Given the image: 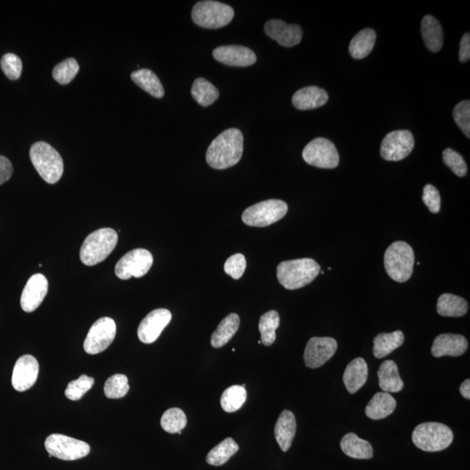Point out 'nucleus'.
<instances>
[{
    "mask_svg": "<svg viewBox=\"0 0 470 470\" xmlns=\"http://www.w3.org/2000/svg\"><path fill=\"white\" fill-rule=\"evenodd\" d=\"M243 155V135L236 128L223 132L207 151V162L214 169L223 170L240 162Z\"/></svg>",
    "mask_w": 470,
    "mask_h": 470,
    "instance_id": "obj_1",
    "label": "nucleus"
},
{
    "mask_svg": "<svg viewBox=\"0 0 470 470\" xmlns=\"http://www.w3.org/2000/svg\"><path fill=\"white\" fill-rule=\"evenodd\" d=\"M320 272V265L313 258H297L282 261L277 268V278L285 288L296 290L310 284Z\"/></svg>",
    "mask_w": 470,
    "mask_h": 470,
    "instance_id": "obj_2",
    "label": "nucleus"
},
{
    "mask_svg": "<svg viewBox=\"0 0 470 470\" xmlns=\"http://www.w3.org/2000/svg\"><path fill=\"white\" fill-rule=\"evenodd\" d=\"M30 159L35 169L48 184H55L62 177L64 162L57 150L46 142H36L30 150Z\"/></svg>",
    "mask_w": 470,
    "mask_h": 470,
    "instance_id": "obj_3",
    "label": "nucleus"
},
{
    "mask_svg": "<svg viewBox=\"0 0 470 470\" xmlns=\"http://www.w3.org/2000/svg\"><path fill=\"white\" fill-rule=\"evenodd\" d=\"M118 234L112 229H101L89 234L81 246L80 257L83 264L94 266L107 258L115 249Z\"/></svg>",
    "mask_w": 470,
    "mask_h": 470,
    "instance_id": "obj_4",
    "label": "nucleus"
},
{
    "mask_svg": "<svg viewBox=\"0 0 470 470\" xmlns=\"http://www.w3.org/2000/svg\"><path fill=\"white\" fill-rule=\"evenodd\" d=\"M454 440L449 427L440 422H424L414 429V444L425 452H438L448 449Z\"/></svg>",
    "mask_w": 470,
    "mask_h": 470,
    "instance_id": "obj_5",
    "label": "nucleus"
},
{
    "mask_svg": "<svg viewBox=\"0 0 470 470\" xmlns=\"http://www.w3.org/2000/svg\"><path fill=\"white\" fill-rule=\"evenodd\" d=\"M414 263V253L411 246L404 241H395L386 250L384 266L391 279L397 282H405L412 276Z\"/></svg>",
    "mask_w": 470,
    "mask_h": 470,
    "instance_id": "obj_6",
    "label": "nucleus"
},
{
    "mask_svg": "<svg viewBox=\"0 0 470 470\" xmlns=\"http://www.w3.org/2000/svg\"><path fill=\"white\" fill-rule=\"evenodd\" d=\"M234 11L232 7L218 1H199L192 11V19L196 25L203 28L217 29L232 21Z\"/></svg>",
    "mask_w": 470,
    "mask_h": 470,
    "instance_id": "obj_7",
    "label": "nucleus"
},
{
    "mask_svg": "<svg viewBox=\"0 0 470 470\" xmlns=\"http://www.w3.org/2000/svg\"><path fill=\"white\" fill-rule=\"evenodd\" d=\"M287 203L281 199H268L248 207L242 221L250 226L264 227L273 224L287 214Z\"/></svg>",
    "mask_w": 470,
    "mask_h": 470,
    "instance_id": "obj_8",
    "label": "nucleus"
},
{
    "mask_svg": "<svg viewBox=\"0 0 470 470\" xmlns=\"http://www.w3.org/2000/svg\"><path fill=\"white\" fill-rule=\"evenodd\" d=\"M45 446L51 456L63 461L81 459L91 450L86 442L61 434H51L46 438Z\"/></svg>",
    "mask_w": 470,
    "mask_h": 470,
    "instance_id": "obj_9",
    "label": "nucleus"
},
{
    "mask_svg": "<svg viewBox=\"0 0 470 470\" xmlns=\"http://www.w3.org/2000/svg\"><path fill=\"white\" fill-rule=\"evenodd\" d=\"M303 157L310 166L325 169L338 167L340 156L332 141L325 138H317L305 147Z\"/></svg>",
    "mask_w": 470,
    "mask_h": 470,
    "instance_id": "obj_10",
    "label": "nucleus"
},
{
    "mask_svg": "<svg viewBox=\"0 0 470 470\" xmlns=\"http://www.w3.org/2000/svg\"><path fill=\"white\" fill-rule=\"evenodd\" d=\"M154 263V257L149 251L137 249L130 251L120 258L115 266V273L121 280L131 277L140 278L148 273Z\"/></svg>",
    "mask_w": 470,
    "mask_h": 470,
    "instance_id": "obj_11",
    "label": "nucleus"
},
{
    "mask_svg": "<svg viewBox=\"0 0 470 470\" xmlns=\"http://www.w3.org/2000/svg\"><path fill=\"white\" fill-rule=\"evenodd\" d=\"M116 335L115 321L103 317L93 324L84 342V350L89 355H98L112 344Z\"/></svg>",
    "mask_w": 470,
    "mask_h": 470,
    "instance_id": "obj_12",
    "label": "nucleus"
},
{
    "mask_svg": "<svg viewBox=\"0 0 470 470\" xmlns=\"http://www.w3.org/2000/svg\"><path fill=\"white\" fill-rule=\"evenodd\" d=\"M414 139L412 133L407 130L391 132L383 139L381 155L389 162H399L405 159L412 152Z\"/></svg>",
    "mask_w": 470,
    "mask_h": 470,
    "instance_id": "obj_13",
    "label": "nucleus"
},
{
    "mask_svg": "<svg viewBox=\"0 0 470 470\" xmlns=\"http://www.w3.org/2000/svg\"><path fill=\"white\" fill-rule=\"evenodd\" d=\"M338 348L337 342L331 337H313L308 340L304 352L305 365L318 368L335 354Z\"/></svg>",
    "mask_w": 470,
    "mask_h": 470,
    "instance_id": "obj_14",
    "label": "nucleus"
},
{
    "mask_svg": "<svg viewBox=\"0 0 470 470\" xmlns=\"http://www.w3.org/2000/svg\"><path fill=\"white\" fill-rule=\"evenodd\" d=\"M171 320L172 313L166 308L155 309L149 313L141 321L138 328L140 342L145 344L154 343Z\"/></svg>",
    "mask_w": 470,
    "mask_h": 470,
    "instance_id": "obj_15",
    "label": "nucleus"
},
{
    "mask_svg": "<svg viewBox=\"0 0 470 470\" xmlns=\"http://www.w3.org/2000/svg\"><path fill=\"white\" fill-rule=\"evenodd\" d=\"M38 372L39 365L36 358L30 355L21 356L15 363L11 377L14 390L24 392L31 389L37 381Z\"/></svg>",
    "mask_w": 470,
    "mask_h": 470,
    "instance_id": "obj_16",
    "label": "nucleus"
},
{
    "mask_svg": "<svg viewBox=\"0 0 470 470\" xmlns=\"http://www.w3.org/2000/svg\"><path fill=\"white\" fill-rule=\"evenodd\" d=\"M48 291V281L42 273L33 274L24 288L21 305L24 311L31 313L41 306Z\"/></svg>",
    "mask_w": 470,
    "mask_h": 470,
    "instance_id": "obj_17",
    "label": "nucleus"
},
{
    "mask_svg": "<svg viewBox=\"0 0 470 470\" xmlns=\"http://www.w3.org/2000/svg\"><path fill=\"white\" fill-rule=\"evenodd\" d=\"M265 33L270 38L284 47L299 44L303 38V29L298 25H288L279 19H271L266 23Z\"/></svg>",
    "mask_w": 470,
    "mask_h": 470,
    "instance_id": "obj_18",
    "label": "nucleus"
},
{
    "mask_svg": "<svg viewBox=\"0 0 470 470\" xmlns=\"http://www.w3.org/2000/svg\"><path fill=\"white\" fill-rule=\"evenodd\" d=\"M215 60L222 64L238 68L252 66L257 61L256 53L248 47L242 46H223L213 52Z\"/></svg>",
    "mask_w": 470,
    "mask_h": 470,
    "instance_id": "obj_19",
    "label": "nucleus"
},
{
    "mask_svg": "<svg viewBox=\"0 0 470 470\" xmlns=\"http://www.w3.org/2000/svg\"><path fill=\"white\" fill-rule=\"evenodd\" d=\"M469 343L464 335L442 334L434 339L431 352L434 357L442 356H461L468 350Z\"/></svg>",
    "mask_w": 470,
    "mask_h": 470,
    "instance_id": "obj_20",
    "label": "nucleus"
},
{
    "mask_svg": "<svg viewBox=\"0 0 470 470\" xmlns=\"http://www.w3.org/2000/svg\"><path fill=\"white\" fill-rule=\"evenodd\" d=\"M296 429L295 414L289 410L282 411L274 428V436L282 451L287 452L291 448Z\"/></svg>",
    "mask_w": 470,
    "mask_h": 470,
    "instance_id": "obj_21",
    "label": "nucleus"
},
{
    "mask_svg": "<svg viewBox=\"0 0 470 470\" xmlns=\"http://www.w3.org/2000/svg\"><path fill=\"white\" fill-rule=\"evenodd\" d=\"M328 100V93L318 86H307L293 94V105L299 110H311L323 107Z\"/></svg>",
    "mask_w": 470,
    "mask_h": 470,
    "instance_id": "obj_22",
    "label": "nucleus"
},
{
    "mask_svg": "<svg viewBox=\"0 0 470 470\" xmlns=\"http://www.w3.org/2000/svg\"><path fill=\"white\" fill-rule=\"evenodd\" d=\"M368 367L365 360L355 358L348 364L343 374L345 387L350 394H355L367 382Z\"/></svg>",
    "mask_w": 470,
    "mask_h": 470,
    "instance_id": "obj_23",
    "label": "nucleus"
},
{
    "mask_svg": "<svg viewBox=\"0 0 470 470\" xmlns=\"http://www.w3.org/2000/svg\"><path fill=\"white\" fill-rule=\"evenodd\" d=\"M379 386L386 393H398L404 387L398 367L394 360H385L378 370Z\"/></svg>",
    "mask_w": 470,
    "mask_h": 470,
    "instance_id": "obj_24",
    "label": "nucleus"
},
{
    "mask_svg": "<svg viewBox=\"0 0 470 470\" xmlns=\"http://www.w3.org/2000/svg\"><path fill=\"white\" fill-rule=\"evenodd\" d=\"M397 404V401L390 393L379 392L367 403L365 413L372 420H382L393 414Z\"/></svg>",
    "mask_w": 470,
    "mask_h": 470,
    "instance_id": "obj_25",
    "label": "nucleus"
},
{
    "mask_svg": "<svg viewBox=\"0 0 470 470\" xmlns=\"http://www.w3.org/2000/svg\"><path fill=\"white\" fill-rule=\"evenodd\" d=\"M340 449L345 454L355 459H371L374 456L373 446L370 442L360 439L355 433L345 434L340 441Z\"/></svg>",
    "mask_w": 470,
    "mask_h": 470,
    "instance_id": "obj_26",
    "label": "nucleus"
},
{
    "mask_svg": "<svg viewBox=\"0 0 470 470\" xmlns=\"http://www.w3.org/2000/svg\"><path fill=\"white\" fill-rule=\"evenodd\" d=\"M422 34L429 50L437 53L444 46V31L441 24L433 16L427 15L422 19Z\"/></svg>",
    "mask_w": 470,
    "mask_h": 470,
    "instance_id": "obj_27",
    "label": "nucleus"
},
{
    "mask_svg": "<svg viewBox=\"0 0 470 470\" xmlns=\"http://www.w3.org/2000/svg\"><path fill=\"white\" fill-rule=\"evenodd\" d=\"M240 317L234 313H230L223 319L219 324L216 330L212 335V347L219 348L225 346L236 334L239 327H240Z\"/></svg>",
    "mask_w": 470,
    "mask_h": 470,
    "instance_id": "obj_28",
    "label": "nucleus"
},
{
    "mask_svg": "<svg viewBox=\"0 0 470 470\" xmlns=\"http://www.w3.org/2000/svg\"><path fill=\"white\" fill-rule=\"evenodd\" d=\"M404 334L397 330L392 333H382L374 339V355L377 359L386 357L392 352L397 350L404 343Z\"/></svg>",
    "mask_w": 470,
    "mask_h": 470,
    "instance_id": "obj_29",
    "label": "nucleus"
},
{
    "mask_svg": "<svg viewBox=\"0 0 470 470\" xmlns=\"http://www.w3.org/2000/svg\"><path fill=\"white\" fill-rule=\"evenodd\" d=\"M469 310V304L464 298L444 293L438 298L437 312L445 317H461Z\"/></svg>",
    "mask_w": 470,
    "mask_h": 470,
    "instance_id": "obj_30",
    "label": "nucleus"
},
{
    "mask_svg": "<svg viewBox=\"0 0 470 470\" xmlns=\"http://www.w3.org/2000/svg\"><path fill=\"white\" fill-rule=\"evenodd\" d=\"M375 41L376 33L373 29L367 28L359 31L350 42L351 56L356 60L366 58L373 50Z\"/></svg>",
    "mask_w": 470,
    "mask_h": 470,
    "instance_id": "obj_31",
    "label": "nucleus"
},
{
    "mask_svg": "<svg viewBox=\"0 0 470 470\" xmlns=\"http://www.w3.org/2000/svg\"><path fill=\"white\" fill-rule=\"evenodd\" d=\"M131 78L136 85L150 94L152 97L162 98L164 94L163 85L154 72L148 69L135 70Z\"/></svg>",
    "mask_w": 470,
    "mask_h": 470,
    "instance_id": "obj_32",
    "label": "nucleus"
},
{
    "mask_svg": "<svg viewBox=\"0 0 470 470\" xmlns=\"http://www.w3.org/2000/svg\"><path fill=\"white\" fill-rule=\"evenodd\" d=\"M191 93L197 103L204 108L214 104L219 96V90L204 78H196Z\"/></svg>",
    "mask_w": 470,
    "mask_h": 470,
    "instance_id": "obj_33",
    "label": "nucleus"
},
{
    "mask_svg": "<svg viewBox=\"0 0 470 470\" xmlns=\"http://www.w3.org/2000/svg\"><path fill=\"white\" fill-rule=\"evenodd\" d=\"M280 326V315L277 311L266 312L261 317L258 330L261 333V342L265 346H271L276 340V329Z\"/></svg>",
    "mask_w": 470,
    "mask_h": 470,
    "instance_id": "obj_34",
    "label": "nucleus"
},
{
    "mask_svg": "<svg viewBox=\"0 0 470 470\" xmlns=\"http://www.w3.org/2000/svg\"><path fill=\"white\" fill-rule=\"evenodd\" d=\"M238 450L236 442L232 438H226L207 454V462L212 466H221L229 461Z\"/></svg>",
    "mask_w": 470,
    "mask_h": 470,
    "instance_id": "obj_35",
    "label": "nucleus"
},
{
    "mask_svg": "<svg viewBox=\"0 0 470 470\" xmlns=\"http://www.w3.org/2000/svg\"><path fill=\"white\" fill-rule=\"evenodd\" d=\"M246 397L248 394L245 387L240 385L229 387L221 395V407L227 413L235 412L244 405Z\"/></svg>",
    "mask_w": 470,
    "mask_h": 470,
    "instance_id": "obj_36",
    "label": "nucleus"
},
{
    "mask_svg": "<svg viewBox=\"0 0 470 470\" xmlns=\"http://www.w3.org/2000/svg\"><path fill=\"white\" fill-rule=\"evenodd\" d=\"M187 419L185 413L177 407L167 409L160 421L162 429L167 433H179L187 426Z\"/></svg>",
    "mask_w": 470,
    "mask_h": 470,
    "instance_id": "obj_37",
    "label": "nucleus"
},
{
    "mask_svg": "<svg viewBox=\"0 0 470 470\" xmlns=\"http://www.w3.org/2000/svg\"><path fill=\"white\" fill-rule=\"evenodd\" d=\"M129 389L130 387H129L127 376L117 374L111 376L105 382L104 393L105 397L109 399H120L128 393Z\"/></svg>",
    "mask_w": 470,
    "mask_h": 470,
    "instance_id": "obj_38",
    "label": "nucleus"
},
{
    "mask_svg": "<svg viewBox=\"0 0 470 470\" xmlns=\"http://www.w3.org/2000/svg\"><path fill=\"white\" fill-rule=\"evenodd\" d=\"M80 66L74 58H68L55 66L53 70V77L55 80L61 85L70 83L77 75Z\"/></svg>",
    "mask_w": 470,
    "mask_h": 470,
    "instance_id": "obj_39",
    "label": "nucleus"
},
{
    "mask_svg": "<svg viewBox=\"0 0 470 470\" xmlns=\"http://www.w3.org/2000/svg\"><path fill=\"white\" fill-rule=\"evenodd\" d=\"M93 384V378L82 375L80 378L68 384L65 391L66 397L72 400V401H78V400L83 397L86 392L92 389Z\"/></svg>",
    "mask_w": 470,
    "mask_h": 470,
    "instance_id": "obj_40",
    "label": "nucleus"
},
{
    "mask_svg": "<svg viewBox=\"0 0 470 470\" xmlns=\"http://www.w3.org/2000/svg\"><path fill=\"white\" fill-rule=\"evenodd\" d=\"M442 159H444L446 166H448L454 174L459 176V177H464L467 174L468 167L464 157L453 150V149H445L442 152Z\"/></svg>",
    "mask_w": 470,
    "mask_h": 470,
    "instance_id": "obj_41",
    "label": "nucleus"
},
{
    "mask_svg": "<svg viewBox=\"0 0 470 470\" xmlns=\"http://www.w3.org/2000/svg\"><path fill=\"white\" fill-rule=\"evenodd\" d=\"M1 69L6 77L11 80L19 78L22 73V61L21 58L14 53L4 55L0 62Z\"/></svg>",
    "mask_w": 470,
    "mask_h": 470,
    "instance_id": "obj_42",
    "label": "nucleus"
},
{
    "mask_svg": "<svg viewBox=\"0 0 470 470\" xmlns=\"http://www.w3.org/2000/svg\"><path fill=\"white\" fill-rule=\"evenodd\" d=\"M453 116L458 127L469 139L470 137V102L464 100L454 108Z\"/></svg>",
    "mask_w": 470,
    "mask_h": 470,
    "instance_id": "obj_43",
    "label": "nucleus"
},
{
    "mask_svg": "<svg viewBox=\"0 0 470 470\" xmlns=\"http://www.w3.org/2000/svg\"><path fill=\"white\" fill-rule=\"evenodd\" d=\"M246 268V258L241 254H235L227 258L224 265V270L234 280L240 279Z\"/></svg>",
    "mask_w": 470,
    "mask_h": 470,
    "instance_id": "obj_44",
    "label": "nucleus"
},
{
    "mask_svg": "<svg viewBox=\"0 0 470 470\" xmlns=\"http://www.w3.org/2000/svg\"><path fill=\"white\" fill-rule=\"evenodd\" d=\"M422 201L432 214H438L441 210V196L439 191L430 184L423 188Z\"/></svg>",
    "mask_w": 470,
    "mask_h": 470,
    "instance_id": "obj_45",
    "label": "nucleus"
},
{
    "mask_svg": "<svg viewBox=\"0 0 470 470\" xmlns=\"http://www.w3.org/2000/svg\"><path fill=\"white\" fill-rule=\"evenodd\" d=\"M14 167L9 160L0 155V185L9 180L13 175Z\"/></svg>",
    "mask_w": 470,
    "mask_h": 470,
    "instance_id": "obj_46",
    "label": "nucleus"
},
{
    "mask_svg": "<svg viewBox=\"0 0 470 470\" xmlns=\"http://www.w3.org/2000/svg\"><path fill=\"white\" fill-rule=\"evenodd\" d=\"M459 58L461 62H467L470 58V35L465 33L460 43Z\"/></svg>",
    "mask_w": 470,
    "mask_h": 470,
    "instance_id": "obj_47",
    "label": "nucleus"
},
{
    "mask_svg": "<svg viewBox=\"0 0 470 470\" xmlns=\"http://www.w3.org/2000/svg\"><path fill=\"white\" fill-rule=\"evenodd\" d=\"M460 393L462 397L469 400L470 399V380H465L464 382L461 383L460 387Z\"/></svg>",
    "mask_w": 470,
    "mask_h": 470,
    "instance_id": "obj_48",
    "label": "nucleus"
}]
</instances>
